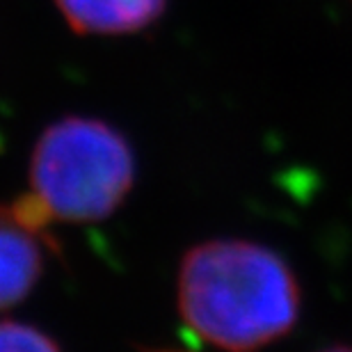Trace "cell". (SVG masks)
<instances>
[{
	"instance_id": "6da1fadb",
	"label": "cell",
	"mask_w": 352,
	"mask_h": 352,
	"mask_svg": "<svg viewBox=\"0 0 352 352\" xmlns=\"http://www.w3.org/2000/svg\"><path fill=\"white\" fill-rule=\"evenodd\" d=\"M181 318L227 352H254L298 325L302 291L284 256L252 241H206L183 256L176 281Z\"/></svg>"
},
{
	"instance_id": "7a4b0ae2",
	"label": "cell",
	"mask_w": 352,
	"mask_h": 352,
	"mask_svg": "<svg viewBox=\"0 0 352 352\" xmlns=\"http://www.w3.org/2000/svg\"><path fill=\"white\" fill-rule=\"evenodd\" d=\"M133 183L135 158L129 140L101 119H60L41 133L32 149V195L53 220H105Z\"/></svg>"
},
{
	"instance_id": "3957f363",
	"label": "cell",
	"mask_w": 352,
	"mask_h": 352,
	"mask_svg": "<svg viewBox=\"0 0 352 352\" xmlns=\"http://www.w3.org/2000/svg\"><path fill=\"white\" fill-rule=\"evenodd\" d=\"M51 250L58 248L48 229L28 220L16 201L0 206V311L30 295Z\"/></svg>"
},
{
	"instance_id": "277c9868",
	"label": "cell",
	"mask_w": 352,
	"mask_h": 352,
	"mask_svg": "<svg viewBox=\"0 0 352 352\" xmlns=\"http://www.w3.org/2000/svg\"><path fill=\"white\" fill-rule=\"evenodd\" d=\"M74 32L131 34L163 16L167 0H53Z\"/></svg>"
},
{
	"instance_id": "5b68a950",
	"label": "cell",
	"mask_w": 352,
	"mask_h": 352,
	"mask_svg": "<svg viewBox=\"0 0 352 352\" xmlns=\"http://www.w3.org/2000/svg\"><path fill=\"white\" fill-rule=\"evenodd\" d=\"M0 352H60V346L28 322L0 320Z\"/></svg>"
},
{
	"instance_id": "8992f818",
	"label": "cell",
	"mask_w": 352,
	"mask_h": 352,
	"mask_svg": "<svg viewBox=\"0 0 352 352\" xmlns=\"http://www.w3.org/2000/svg\"><path fill=\"white\" fill-rule=\"evenodd\" d=\"M322 352H352V346H334V348H327Z\"/></svg>"
}]
</instances>
